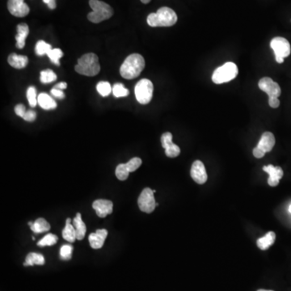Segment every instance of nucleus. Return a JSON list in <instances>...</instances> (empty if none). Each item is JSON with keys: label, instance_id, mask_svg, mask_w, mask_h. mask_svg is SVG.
<instances>
[{"label": "nucleus", "instance_id": "26", "mask_svg": "<svg viewBox=\"0 0 291 291\" xmlns=\"http://www.w3.org/2000/svg\"><path fill=\"white\" fill-rule=\"evenodd\" d=\"M97 92L99 94L101 95L102 97H108L112 92V87H111L110 83L106 81H101L98 83L97 86Z\"/></svg>", "mask_w": 291, "mask_h": 291}, {"label": "nucleus", "instance_id": "34", "mask_svg": "<svg viewBox=\"0 0 291 291\" xmlns=\"http://www.w3.org/2000/svg\"><path fill=\"white\" fill-rule=\"evenodd\" d=\"M141 165H142V159L138 157L131 159V160L126 163V166H127V168L130 172H134Z\"/></svg>", "mask_w": 291, "mask_h": 291}, {"label": "nucleus", "instance_id": "38", "mask_svg": "<svg viewBox=\"0 0 291 291\" xmlns=\"http://www.w3.org/2000/svg\"><path fill=\"white\" fill-rule=\"evenodd\" d=\"M268 105L271 108H277L279 107L280 101L278 98H268Z\"/></svg>", "mask_w": 291, "mask_h": 291}, {"label": "nucleus", "instance_id": "30", "mask_svg": "<svg viewBox=\"0 0 291 291\" xmlns=\"http://www.w3.org/2000/svg\"><path fill=\"white\" fill-rule=\"evenodd\" d=\"M46 55L48 56L49 58L51 59V62H53V64L59 66V60L63 56V52L60 49H52V50L49 51Z\"/></svg>", "mask_w": 291, "mask_h": 291}, {"label": "nucleus", "instance_id": "29", "mask_svg": "<svg viewBox=\"0 0 291 291\" xmlns=\"http://www.w3.org/2000/svg\"><path fill=\"white\" fill-rule=\"evenodd\" d=\"M116 177L120 181H126L128 178L130 172H129L126 163H120L116 168Z\"/></svg>", "mask_w": 291, "mask_h": 291}, {"label": "nucleus", "instance_id": "15", "mask_svg": "<svg viewBox=\"0 0 291 291\" xmlns=\"http://www.w3.org/2000/svg\"><path fill=\"white\" fill-rule=\"evenodd\" d=\"M108 236V232L106 229H99L95 233L90 235V245L94 249H99L103 247L106 237Z\"/></svg>", "mask_w": 291, "mask_h": 291}, {"label": "nucleus", "instance_id": "32", "mask_svg": "<svg viewBox=\"0 0 291 291\" xmlns=\"http://www.w3.org/2000/svg\"><path fill=\"white\" fill-rule=\"evenodd\" d=\"M27 98H28L29 106L32 108L36 107L37 104H38L37 103V90L33 86L28 87L27 90Z\"/></svg>", "mask_w": 291, "mask_h": 291}, {"label": "nucleus", "instance_id": "27", "mask_svg": "<svg viewBox=\"0 0 291 291\" xmlns=\"http://www.w3.org/2000/svg\"><path fill=\"white\" fill-rule=\"evenodd\" d=\"M52 50V46L50 44L46 43L44 41H39L36 45V48H35V52L37 53V55L43 56L45 54H47L49 51Z\"/></svg>", "mask_w": 291, "mask_h": 291}, {"label": "nucleus", "instance_id": "22", "mask_svg": "<svg viewBox=\"0 0 291 291\" xmlns=\"http://www.w3.org/2000/svg\"><path fill=\"white\" fill-rule=\"evenodd\" d=\"M276 235L273 232H269L265 236L260 238L257 240V246L260 249H268L271 245H273V243L275 242Z\"/></svg>", "mask_w": 291, "mask_h": 291}, {"label": "nucleus", "instance_id": "13", "mask_svg": "<svg viewBox=\"0 0 291 291\" xmlns=\"http://www.w3.org/2000/svg\"><path fill=\"white\" fill-rule=\"evenodd\" d=\"M92 208L96 211L98 217L106 218L108 214L112 213L113 204L109 200L98 199L93 202Z\"/></svg>", "mask_w": 291, "mask_h": 291}, {"label": "nucleus", "instance_id": "16", "mask_svg": "<svg viewBox=\"0 0 291 291\" xmlns=\"http://www.w3.org/2000/svg\"><path fill=\"white\" fill-rule=\"evenodd\" d=\"M275 145V138L271 132H265L260 139L257 147L262 149L264 152H269L272 151Z\"/></svg>", "mask_w": 291, "mask_h": 291}, {"label": "nucleus", "instance_id": "4", "mask_svg": "<svg viewBox=\"0 0 291 291\" xmlns=\"http://www.w3.org/2000/svg\"><path fill=\"white\" fill-rule=\"evenodd\" d=\"M89 5L92 12L87 15L88 21L92 23H101L113 16V9L110 5L101 0H90Z\"/></svg>", "mask_w": 291, "mask_h": 291}, {"label": "nucleus", "instance_id": "23", "mask_svg": "<svg viewBox=\"0 0 291 291\" xmlns=\"http://www.w3.org/2000/svg\"><path fill=\"white\" fill-rule=\"evenodd\" d=\"M31 230L34 233L40 234L42 232H48L51 230V225L45 218H37V220L33 222V224L30 227Z\"/></svg>", "mask_w": 291, "mask_h": 291}, {"label": "nucleus", "instance_id": "20", "mask_svg": "<svg viewBox=\"0 0 291 291\" xmlns=\"http://www.w3.org/2000/svg\"><path fill=\"white\" fill-rule=\"evenodd\" d=\"M73 226L76 228V238L79 240H82L86 235V225L82 220L80 213L76 214V218L73 219Z\"/></svg>", "mask_w": 291, "mask_h": 291}, {"label": "nucleus", "instance_id": "2", "mask_svg": "<svg viewBox=\"0 0 291 291\" xmlns=\"http://www.w3.org/2000/svg\"><path fill=\"white\" fill-rule=\"evenodd\" d=\"M147 21L151 27H171L177 23V16L172 8L163 7L147 16Z\"/></svg>", "mask_w": 291, "mask_h": 291}, {"label": "nucleus", "instance_id": "3", "mask_svg": "<svg viewBox=\"0 0 291 291\" xmlns=\"http://www.w3.org/2000/svg\"><path fill=\"white\" fill-rule=\"evenodd\" d=\"M75 68L77 73L83 76H97L101 71L98 56L93 53H86L79 58L78 64Z\"/></svg>", "mask_w": 291, "mask_h": 291}, {"label": "nucleus", "instance_id": "35", "mask_svg": "<svg viewBox=\"0 0 291 291\" xmlns=\"http://www.w3.org/2000/svg\"><path fill=\"white\" fill-rule=\"evenodd\" d=\"M36 118H37V113L34 111L32 110V109L26 111V113L23 117V119L25 121L29 122H34Z\"/></svg>", "mask_w": 291, "mask_h": 291}, {"label": "nucleus", "instance_id": "12", "mask_svg": "<svg viewBox=\"0 0 291 291\" xmlns=\"http://www.w3.org/2000/svg\"><path fill=\"white\" fill-rule=\"evenodd\" d=\"M191 177L196 183L203 185L207 181V173L202 161L196 160L193 163L190 171Z\"/></svg>", "mask_w": 291, "mask_h": 291}, {"label": "nucleus", "instance_id": "41", "mask_svg": "<svg viewBox=\"0 0 291 291\" xmlns=\"http://www.w3.org/2000/svg\"><path fill=\"white\" fill-rule=\"evenodd\" d=\"M53 87L56 89L64 90L67 87V83L65 82H61V83H57Z\"/></svg>", "mask_w": 291, "mask_h": 291}, {"label": "nucleus", "instance_id": "28", "mask_svg": "<svg viewBox=\"0 0 291 291\" xmlns=\"http://www.w3.org/2000/svg\"><path fill=\"white\" fill-rule=\"evenodd\" d=\"M112 93L117 98L119 97H126L130 94L129 90L124 87V85L122 83H115L112 87Z\"/></svg>", "mask_w": 291, "mask_h": 291}, {"label": "nucleus", "instance_id": "42", "mask_svg": "<svg viewBox=\"0 0 291 291\" xmlns=\"http://www.w3.org/2000/svg\"><path fill=\"white\" fill-rule=\"evenodd\" d=\"M141 2L142 3H144V4H147V3H149L151 2V0H141Z\"/></svg>", "mask_w": 291, "mask_h": 291}, {"label": "nucleus", "instance_id": "6", "mask_svg": "<svg viewBox=\"0 0 291 291\" xmlns=\"http://www.w3.org/2000/svg\"><path fill=\"white\" fill-rule=\"evenodd\" d=\"M154 86L152 81L147 79H142L135 86V97L138 103L147 105L153 97Z\"/></svg>", "mask_w": 291, "mask_h": 291}, {"label": "nucleus", "instance_id": "31", "mask_svg": "<svg viewBox=\"0 0 291 291\" xmlns=\"http://www.w3.org/2000/svg\"><path fill=\"white\" fill-rule=\"evenodd\" d=\"M57 236L53 234L46 235L42 239L37 243V245L40 247H45V246H52L55 244L57 242Z\"/></svg>", "mask_w": 291, "mask_h": 291}, {"label": "nucleus", "instance_id": "19", "mask_svg": "<svg viewBox=\"0 0 291 291\" xmlns=\"http://www.w3.org/2000/svg\"><path fill=\"white\" fill-rule=\"evenodd\" d=\"M37 103L45 110H51L57 108L56 101L46 93H41L37 97Z\"/></svg>", "mask_w": 291, "mask_h": 291}, {"label": "nucleus", "instance_id": "36", "mask_svg": "<svg viewBox=\"0 0 291 291\" xmlns=\"http://www.w3.org/2000/svg\"><path fill=\"white\" fill-rule=\"evenodd\" d=\"M26 106L22 105V104H19L17 106L15 107V112L16 115H18L19 117H22L23 118L24 116L26 113Z\"/></svg>", "mask_w": 291, "mask_h": 291}, {"label": "nucleus", "instance_id": "21", "mask_svg": "<svg viewBox=\"0 0 291 291\" xmlns=\"http://www.w3.org/2000/svg\"><path fill=\"white\" fill-rule=\"evenodd\" d=\"M62 237L65 240L68 241L70 243H74L76 238V228L73 225L71 224V218H67L66 221V227L62 230Z\"/></svg>", "mask_w": 291, "mask_h": 291}, {"label": "nucleus", "instance_id": "7", "mask_svg": "<svg viewBox=\"0 0 291 291\" xmlns=\"http://www.w3.org/2000/svg\"><path fill=\"white\" fill-rule=\"evenodd\" d=\"M270 47L275 54L277 63H283L285 57H288L291 53V44L284 37H274L270 42Z\"/></svg>", "mask_w": 291, "mask_h": 291}, {"label": "nucleus", "instance_id": "39", "mask_svg": "<svg viewBox=\"0 0 291 291\" xmlns=\"http://www.w3.org/2000/svg\"><path fill=\"white\" fill-rule=\"evenodd\" d=\"M265 155V152H264L262 149H260L259 147H256L253 150V156L257 159H261L264 157Z\"/></svg>", "mask_w": 291, "mask_h": 291}, {"label": "nucleus", "instance_id": "11", "mask_svg": "<svg viewBox=\"0 0 291 291\" xmlns=\"http://www.w3.org/2000/svg\"><path fill=\"white\" fill-rule=\"evenodd\" d=\"M7 9L12 16L25 17L29 13L30 8L25 0H8Z\"/></svg>", "mask_w": 291, "mask_h": 291}, {"label": "nucleus", "instance_id": "18", "mask_svg": "<svg viewBox=\"0 0 291 291\" xmlns=\"http://www.w3.org/2000/svg\"><path fill=\"white\" fill-rule=\"evenodd\" d=\"M7 62L10 66L14 67L16 69H23L28 65V59L27 56L18 55L16 53H12L8 56Z\"/></svg>", "mask_w": 291, "mask_h": 291}, {"label": "nucleus", "instance_id": "5", "mask_svg": "<svg viewBox=\"0 0 291 291\" xmlns=\"http://www.w3.org/2000/svg\"><path fill=\"white\" fill-rule=\"evenodd\" d=\"M238 73V67L234 62H226L213 71L212 81L216 84L227 83L236 79Z\"/></svg>", "mask_w": 291, "mask_h": 291}, {"label": "nucleus", "instance_id": "37", "mask_svg": "<svg viewBox=\"0 0 291 291\" xmlns=\"http://www.w3.org/2000/svg\"><path fill=\"white\" fill-rule=\"evenodd\" d=\"M51 95L55 98L60 99V100L65 98V93L62 92V90L56 89L54 87L51 90Z\"/></svg>", "mask_w": 291, "mask_h": 291}, {"label": "nucleus", "instance_id": "9", "mask_svg": "<svg viewBox=\"0 0 291 291\" xmlns=\"http://www.w3.org/2000/svg\"><path fill=\"white\" fill-rule=\"evenodd\" d=\"M260 89L267 93L268 98H278L281 96V87L269 77H264L258 83Z\"/></svg>", "mask_w": 291, "mask_h": 291}, {"label": "nucleus", "instance_id": "43", "mask_svg": "<svg viewBox=\"0 0 291 291\" xmlns=\"http://www.w3.org/2000/svg\"><path fill=\"white\" fill-rule=\"evenodd\" d=\"M257 291H266V290H258Z\"/></svg>", "mask_w": 291, "mask_h": 291}, {"label": "nucleus", "instance_id": "24", "mask_svg": "<svg viewBox=\"0 0 291 291\" xmlns=\"http://www.w3.org/2000/svg\"><path fill=\"white\" fill-rule=\"evenodd\" d=\"M45 264V257L43 255L36 253V252H30L26 257V262L24 264L25 266H33L35 265H43Z\"/></svg>", "mask_w": 291, "mask_h": 291}, {"label": "nucleus", "instance_id": "44", "mask_svg": "<svg viewBox=\"0 0 291 291\" xmlns=\"http://www.w3.org/2000/svg\"><path fill=\"white\" fill-rule=\"evenodd\" d=\"M289 211L291 213V207H290V208H289Z\"/></svg>", "mask_w": 291, "mask_h": 291}, {"label": "nucleus", "instance_id": "25", "mask_svg": "<svg viewBox=\"0 0 291 291\" xmlns=\"http://www.w3.org/2000/svg\"><path fill=\"white\" fill-rule=\"evenodd\" d=\"M57 79V75L52 70H45L41 71L40 81L42 83H53Z\"/></svg>", "mask_w": 291, "mask_h": 291}, {"label": "nucleus", "instance_id": "10", "mask_svg": "<svg viewBox=\"0 0 291 291\" xmlns=\"http://www.w3.org/2000/svg\"><path fill=\"white\" fill-rule=\"evenodd\" d=\"M162 147L165 150L166 156L169 158H176L181 153V149L172 142V134L169 132L163 133L161 137Z\"/></svg>", "mask_w": 291, "mask_h": 291}, {"label": "nucleus", "instance_id": "8", "mask_svg": "<svg viewBox=\"0 0 291 291\" xmlns=\"http://www.w3.org/2000/svg\"><path fill=\"white\" fill-rule=\"evenodd\" d=\"M138 207L142 212L147 213H152L156 207L153 190L150 188H144L138 197Z\"/></svg>", "mask_w": 291, "mask_h": 291}, {"label": "nucleus", "instance_id": "17", "mask_svg": "<svg viewBox=\"0 0 291 291\" xmlns=\"http://www.w3.org/2000/svg\"><path fill=\"white\" fill-rule=\"evenodd\" d=\"M29 34V28L27 24H20L17 26V35L16 36V47L23 49L26 46V40Z\"/></svg>", "mask_w": 291, "mask_h": 291}, {"label": "nucleus", "instance_id": "40", "mask_svg": "<svg viewBox=\"0 0 291 291\" xmlns=\"http://www.w3.org/2000/svg\"><path fill=\"white\" fill-rule=\"evenodd\" d=\"M43 2L48 5L49 8L51 10L55 9L56 2L55 0H43Z\"/></svg>", "mask_w": 291, "mask_h": 291}, {"label": "nucleus", "instance_id": "1", "mask_svg": "<svg viewBox=\"0 0 291 291\" xmlns=\"http://www.w3.org/2000/svg\"><path fill=\"white\" fill-rule=\"evenodd\" d=\"M144 67V57L139 53H133L125 59L120 68V74L126 79H133L140 76Z\"/></svg>", "mask_w": 291, "mask_h": 291}, {"label": "nucleus", "instance_id": "14", "mask_svg": "<svg viewBox=\"0 0 291 291\" xmlns=\"http://www.w3.org/2000/svg\"><path fill=\"white\" fill-rule=\"evenodd\" d=\"M263 170L269 175L268 179V184L272 187H275L279 184L280 180L283 177V170L282 167H274L272 164L264 166Z\"/></svg>", "mask_w": 291, "mask_h": 291}, {"label": "nucleus", "instance_id": "33", "mask_svg": "<svg viewBox=\"0 0 291 291\" xmlns=\"http://www.w3.org/2000/svg\"><path fill=\"white\" fill-rule=\"evenodd\" d=\"M73 247L69 244H65L60 248V257L63 261H69L72 257Z\"/></svg>", "mask_w": 291, "mask_h": 291}]
</instances>
